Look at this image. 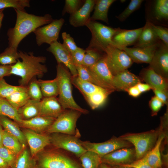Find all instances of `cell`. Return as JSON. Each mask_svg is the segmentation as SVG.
<instances>
[{"label": "cell", "mask_w": 168, "mask_h": 168, "mask_svg": "<svg viewBox=\"0 0 168 168\" xmlns=\"http://www.w3.org/2000/svg\"><path fill=\"white\" fill-rule=\"evenodd\" d=\"M17 110L24 105L30 99L27 87L25 89L16 91L5 98Z\"/></svg>", "instance_id": "cell-36"}, {"label": "cell", "mask_w": 168, "mask_h": 168, "mask_svg": "<svg viewBox=\"0 0 168 168\" xmlns=\"http://www.w3.org/2000/svg\"><path fill=\"white\" fill-rule=\"evenodd\" d=\"M155 96L160 100L164 105H168V93H166L160 90L152 89Z\"/></svg>", "instance_id": "cell-51"}, {"label": "cell", "mask_w": 168, "mask_h": 168, "mask_svg": "<svg viewBox=\"0 0 168 168\" xmlns=\"http://www.w3.org/2000/svg\"><path fill=\"white\" fill-rule=\"evenodd\" d=\"M0 115L5 116L17 124L22 120L18 110L12 106L5 98L0 99Z\"/></svg>", "instance_id": "cell-34"}, {"label": "cell", "mask_w": 168, "mask_h": 168, "mask_svg": "<svg viewBox=\"0 0 168 168\" xmlns=\"http://www.w3.org/2000/svg\"><path fill=\"white\" fill-rule=\"evenodd\" d=\"M27 88V87L11 85L3 78L0 80V97L5 99L16 91Z\"/></svg>", "instance_id": "cell-41"}, {"label": "cell", "mask_w": 168, "mask_h": 168, "mask_svg": "<svg viewBox=\"0 0 168 168\" xmlns=\"http://www.w3.org/2000/svg\"><path fill=\"white\" fill-rule=\"evenodd\" d=\"M86 26L90 30L91 37L89 45L86 49L105 53L108 47L114 46L112 39L119 28H113L90 19Z\"/></svg>", "instance_id": "cell-5"}, {"label": "cell", "mask_w": 168, "mask_h": 168, "mask_svg": "<svg viewBox=\"0 0 168 168\" xmlns=\"http://www.w3.org/2000/svg\"><path fill=\"white\" fill-rule=\"evenodd\" d=\"M0 123L4 130L19 141L24 148L26 147L27 144L26 139L16 122L5 116L0 115Z\"/></svg>", "instance_id": "cell-25"}, {"label": "cell", "mask_w": 168, "mask_h": 168, "mask_svg": "<svg viewBox=\"0 0 168 168\" xmlns=\"http://www.w3.org/2000/svg\"><path fill=\"white\" fill-rule=\"evenodd\" d=\"M4 167L10 168L8 164L0 156V168Z\"/></svg>", "instance_id": "cell-55"}, {"label": "cell", "mask_w": 168, "mask_h": 168, "mask_svg": "<svg viewBox=\"0 0 168 168\" xmlns=\"http://www.w3.org/2000/svg\"><path fill=\"white\" fill-rule=\"evenodd\" d=\"M140 76L141 80L150 86L152 89H158L168 93V79L156 73L149 67L142 69Z\"/></svg>", "instance_id": "cell-19"}, {"label": "cell", "mask_w": 168, "mask_h": 168, "mask_svg": "<svg viewBox=\"0 0 168 168\" xmlns=\"http://www.w3.org/2000/svg\"></svg>", "instance_id": "cell-62"}, {"label": "cell", "mask_w": 168, "mask_h": 168, "mask_svg": "<svg viewBox=\"0 0 168 168\" xmlns=\"http://www.w3.org/2000/svg\"><path fill=\"white\" fill-rule=\"evenodd\" d=\"M83 168H99L102 163L101 157L95 152L87 151L79 158Z\"/></svg>", "instance_id": "cell-35"}, {"label": "cell", "mask_w": 168, "mask_h": 168, "mask_svg": "<svg viewBox=\"0 0 168 168\" xmlns=\"http://www.w3.org/2000/svg\"><path fill=\"white\" fill-rule=\"evenodd\" d=\"M54 148L44 149L35 157L36 168H83L79 158L73 154Z\"/></svg>", "instance_id": "cell-3"}, {"label": "cell", "mask_w": 168, "mask_h": 168, "mask_svg": "<svg viewBox=\"0 0 168 168\" xmlns=\"http://www.w3.org/2000/svg\"><path fill=\"white\" fill-rule=\"evenodd\" d=\"M22 131L29 146L30 154L33 157L50 144L49 134L38 133L27 128H24Z\"/></svg>", "instance_id": "cell-14"}, {"label": "cell", "mask_w": 168, "mask_h": 168, "mask_svg": "<svg viewBox=\"0 0 168 168\" xmlns=\"http://www.w3.org/2000/svg\"><path fill=\"white\" fill-rule=\"evenodd\" d=\"M88 68L93 78L94 84L107 90L115 91L112 85L113 76L107 66L105 55Z\"/></svg>", "instance_id": "cell-12"}, {"label": "cell", "mask_w": 168, "mask_h": 168, "mask_svg": "<svg viewBox=\"0 0 168 168\" xmlns=\"http://www.w3.org/2000/svg\"><path fill=\"white\" fill-rule=\"evenodd\" d=\"M57 80L58 88V100L64 110H77L84 114L89 113L87 110L79 105L75 101L72 94V75L68 69L61 63L56 66Z\"/></svg>", "instance_id": "cell-4"}, {"label": "cell", "mask_w": 168, "mask_h": 168, "mask_svg": "<svg viewBox=\"0 0 168 168\" xmlns=\"http://www.w3.org/2000/svg\"><path fill=\"white\" fill-rule=\"evenodd\" d=\"M1 97H0V99Z\"/></svg>", "instance_id": "cell-61"}, {"label": "cell", "mask_w": 168, "mask_h": 168, "mask_svg": "<svg viewBox=\"0 0 168 168\" xmlns=\"http://www.w3.org/2000/svg\"><path fill=\"white\" fill-rule=\"evenodd\" d=\"M149 104L151 110V114L152 116L157 115L162 107L165 105L155 96L152 97L149 101Z\"/></svg>", "instance_id": "cell-48"}, {"label": "cell", "mask_w": 168, "mask_h": 168, "mask_svg": "<svg viewBox=\"0 0 168 168\" xmlns=\"http://www.w3.org/2000/svg\"><path fill=\"white\" fill-rule=\"evenodd\" d=\"M143 28V27L132 30L120 28L112 38L114 46L121 49L134 45L138 40Z\"/></svg>", "instance_id": "cell-18"}, {"label": "cell", "mask_w": 168, "mask_h": 168, "mask_svg": "<svg viewBox=\"0 0 168 168\" xmlns=\"http://www.w3.org/2000/svg\"><path fill=\"white\" fill-rule=\"evenodd\" d=\"M72 83L81 92L84 98L103 88L80 79L78 76H72Z\"/></svg>", "instance_id": "cell-30"}, {"label": "cell", "mask_w": 168, "mask_h": 168, "mask_svg": "<svg viewBox=\"0 0 168 168\" xmlns=\"http://www.w3.org/2000/svg\"><path fill=\"white\" fill-rule=\"evenodd\" d=\"M102 163L110 166L129 164L136 159L134 147L124 148L118 149L101 157Z\"/></svg>", "instance_id": "cell-13"}, {"label": "cell", "mask_w": 168, "mask_h": 168, "mask_svg": "<svg viewBox=\"0 0 168 168\" xmlns=\"http://www.w3.org/2000/svg\"><path fill=\"white\" fill-rule=\"evenodd\" d=\"M3 146L15 153L18 154L24 149L19 141L4 130L2 140Z\"/></svg>", "instance_id": "cell-37"}, {"label": "cell", "mask_w": 168, "mask_h": 168, "mask_svg": "<svg viewBox=\"0 0 168 168\" xmlns=\"http://www.w3.org/2000/svg\"><path fill=\"white\" fill-rule=\"evenodd\" d=\"M140 92L142 93L148 91L152 89V87L147 83L139 82L136 85Z\"/></svg>", "instance_id": "cell-54"}, {"label": "cell", "mask_w": 168, "mask_h": 168, "mask_svg": "<svg viewBox=\"0 0 168 168\" xmlns=\"http://www.w3.org/2000/svg\"><path fill=\"white\" fill-rule=\"evenodd\" d=\"M151 24L155 33L159 40L168 46V28L164 26L155 25L151 23Z\"/></svg>", "instance_id": "cell-46"}, {"label": "cell", "mask_w": 168, "mask_h": 168, "mask_svg": "<svg viewBox=\"0 0 168 168\" xmlns=\"http://www.w3.org/2000/svg\"><path fill=\"white\" fill-rule=\"evenodd\" d=\"M99 168H111V167L108 165L102 163L100 164Z\"/></svg>", "instance_id": "cell-58"}, {"label": "cell", "mask_w": 168, "mask_h": 168, "mask_svg": "<svg viewBox=\"0 0 168 168\" xmlns=\"http://www.w3.org/2000/svg\"><path fill=\"white\" fill-rule=\"evenodd\" d=\"M40 101L30 99L18 110L22 120H27L39 115Z\"/></svg>", "instance_id": "cell-29"}, {"label": "cell", "mask_w": 168, "mask_h": 168, "mask_svg": "<svg viewBox=\"0 0 168 168\" xmlns=\"http://www.w3.org/2000/svg\"><path fill=\"white\" fill-rule=\"evenodd\" d=\"M141 82L140 77L126 69L113 76L112 85L115 91H127Z\"/></svg>", "instance_id": "cell-21"}, {"label": "cell", "mask_w": 168, "mask_h": 168, "mask_svg": "<svg viewBox=\"0 0 168 168\" xmlns=\"http://www.w3.org/2000/svg\"><path fill=\"white\" fill-rule=\"evenodd\" d=\"M43 96L44 97H56L58 96V82L55 78L51 80H37Z\"/></svg>", "instance_id": "cell-33"}, {"label": "cell", "mask_w": 168, "mask_h": 168, "mask_svg": "<svg viewBox=\"0 0 168 168\" xmlns=\"http://www.w3.org/2000/svg\"><path fill=\"white\" fill-rule=\"evenodd\" d=\"M3 10L4 9L0 10V29L2 26V21L4 16L3 13Z\"/></svg>", "instance_id": "cell-57"}, {"label": "cell", "mask_w": 168, "mask_h": 168, "mask_svg": "<svg viewBox=\"0 0 168 168\" xmlns=\"http://www.w3.org/2000/svg\"><path fill=\"white\" fill-rule=\"evenodd\" d=\"M85 0H66L65 4L62 11V15L66 13L71 15L78 10L83 5Z\"/></svg>", "instance_id": "cell-44"}, {"label": "cell", "mask_w": 168, "mask_h": 168, "mask_svg": "<svg viewBox=\"0 0 168 168\" xmlns=\"http://www.w3.org/2000/svg\"><path fill=\"white\" fill-rule=\"evenodd\" d=\"M17 49L8 47L0 53V64L1 65H11L15 63L20 58Z\"/></svg>", "instance_id": "cell-38"}, {"label": "cell", "mask_w": 168, "mask_h": 168, "mask_svg": "<svg viewBox=\"0 0 168 168\" xmlns=\"http://www.w3.org/2000/svg\"><path fill=\"white\" fill-rule=\"evenodd\" d=\"M35 160L26 147L17 155L12 168H35Z\"/></svg>", "instance_id": "cell-32"}, {"label": "cell", "mask_w": 168, "mask_h": 168, "mask_svg": "<svg viewBox=\"0 0 168 168\" xmlns=\"http://www.w3.org/2000/svg\"><path fill=\"white\" fill-rule=\"evenodd\" d=\"M110 166L111 168H131L124 165L115 166Z\"/></svg>", "instance_id": "cell-59"}, {"label": "cell", "mask_w": 168, "mask_h": 168, "mask_svg": "<svg viewBox=\"0 0 168 168\" xmlns=\"http://www.w3.org/2000/svg\"><path fill=\"white\" fill-rule=\"evenodd\" d=\"M161 41L152 45L143 48L125 47L122 49L130 58L133 62L149 64Z\"/></svg>", "instance_id": "cell-17"}, {"label": "cell", "mask_w": 168, "mask_h": 168, "mask_svg": "<svg viewBox=\"0 0 168 168\" xmlns=\"http://www.w3.org/2000/svg\"><path fill=\"white\" fill-rule=\"evenodd\" d=\"M113 91L103 88L85 99L91 108L95 110L102 105L106 101L109 95Z\"/></svg>", "instance_id": "cell-31"}, {"label": "cell", "mask_w": 168, "mask_h": 168, "mask_svg": "<svg viewBox=\"0 0 168 168\" xmlns=\"http://www.w3.org/2000/svg\"><path fill=\"white\" fill-rule=\"evenodd\" d=\"M18 155L3 146L0 147V156L10 168L13 166Z\"/></svg>", "instance_id": "cell-45"}, {"label": "cell", "mask_w": 168, "mask_h": 168, "mask_svg": "<svg viewBox=\"0 0 168 168\" xmlns=\"http://www.w3.org/2000/svg\"><path fill=\"white\" fill-rule=\"evenodd\" d=\"M29 0H0V10L8 7L25 11V8L30 7Z\"/></svg>", "instance_id": "cell-40"}, {"label": "cell", "mask_w": 168, "mask_h": 168, "mask_svg": "<svg viewBox=\"0 0 168 168\" xmlns=\"http://www.w3.org/2000/svg\"><path fill=\"white\" fill-rule=\"evenodd\" d=\"M127 92H128L130 96L134 97H138L141 94L136 85L129 88L127 90Z\"/></svg>", "instance_id": "cell-53"}, {"label": "cell", "mask_w": 168, "mask_h": 168, "mask_svg": "<svg viewBox=\"0 0 168 168\" xmlns=\"http://www.w3.org/2000/svg\"><path fill=\"white\" fill-rule=\"evenodd\" d=\"M55 119L53 118L38 116L29 119L22 120L17 124L23 128L41 133L44 132Z\"/></svg>", "instance_id": "cell-24"}, {"label": "cell", "mask_w": 168, "mask_h": 168, "mask_svg": "<svg viewBox=\"0 0 168 168\" xmlns=\"http://www.w3.org/2000/svg\"><path fill=\"white\" fill-rule=\"evenodd\" d=\"M16 14L15 26L8 29L7 35L8 46L17 49L19 44L27 35L37 28L51 22L54 19L49 14L38 16L28 13L25 11L14 9Z\"/></svg>", "instance_id": "cell-1"}, {"label": "cell", "mask_w": 168, "mask_h": 168, "mask_svg": "<svg viewBox=\"0 0 168 168\" xmlns=\"http://www.w3.org/2000/svg\"><path fill=\"white\" fill-rule=\"evenodd\" d=\"M143 0H131L124 10L116 17L121 22L125 21L132 13L138 9L143 2Z\"/></svg>", "instance_id": "cell-42"}, {"label": "cell", "mask_w": 168, "mask_h": 168, "mask_svg": "<svg viewBox=\"0 0 168 168\" xmlns=\"http://www.w3.org/2000/svg\"><path fill=\"white\" fill-rule=\"evenodd\" d=\"M49 135L50 145L54 147L69 152L79 158L87 151L80 142V136L59 133Z\"/></svg>", "instance_id": "cell-9"}, {"label": "cell", "mask_w": 168, "mask_h": 168, "mask_svg": "<svg viewBox=\"0 0 168 168\" xmlns=\"http://www.w3.org/2000/svg\"><path fill=\"white\" fill-rule=\"evenodd\" d=\"M96 0H86L82 7L74 13L70 15L69 21L74 27L86 26L94 8Z\"/></svg>", "instance_id": "cell-20"}, {"label": "cell", "mask_w": 168, "mask_h": 168, "mask_svg": "<svg viewBox=\"0 0 168 168\" xmlns=\"http://www.w3.org/2000/svg\"><path fill=\"white\" fill-rule=\"evenodd\" d=\"M11 65H0V80L11 75Z\"/></svg>", "instance_id": "cell-52"}, {"label": "cell", "mask_w": 168, "mask_h": 168, "mask_svg": "<svg viewBox=\"0 0 168 168\" xmlns=\"http://www.w3.org/2000/svg\"><path fill=\"white\" fill-rule=\"evenodd\" d=\"M3 130L4 129H2V127L0 123V147L3 146L2 144V140Z\"/></svg>", "instance_id": "cell-56"}, {"label": "cell", "mask_w": 168, "mask_h": 168, "mask_svg": "<svg viewBox=\"0 0 168 168\" xmlns=\"http://www.w3.org/2000/svg\"><path fill=\"white\" fill-rule=\"evenodd\" d=\"M7 168V167H4V168Z\"/></svg>", "instance_id": "cell-60"}, {"label": "cell", "mask_w": 168, "mask_h": 168, "mask_svg": "<svg viewBox=\"0 0 168 168\" xmlns=\"http://www.w3.org/2000/svg\"><path fill=\"white\" fill-rule=\"evenodd\" d=\"M105 53L93 49H86V53L82 65L89 68L95 64L105 55Z\"/></svg>", "instance_id": "cell-39"}, {"label": "cell", "mask_w": 168, "mask_h": 168, "mask_svg": "<svg viewBox=\"0 0 168 168\" xmlns=\"http://www.w3.org/2000/svg\"><path fill=\"white\" fill-rule=\"evenodd\" d=\"M105 53L106 64L113 76L128 69L133 63L124 51L116 47H108Z\"/></svg>", "instance_id": "cell-8"}, {"label": "cell", "mask_w": 168, "mask_h": 168, "mask_svg": "<svg viewBox=\"0 0 168 168\" xmlns=\"http://www.w3.org/2000/svg\"><path fill=\"white\" fill-rule=\"evenodd\" d=\"M20 58L17 62L11 65V74L19 76L20 86L27 87L30 81L36 77H41L48 71L44 63L46 58L43 56H35L33 52L26 53L18 51Z\"/></svg>", "instance_id": "cell-2"}, {"label": "cell", "mask_w": 168, "mask_h": 168, "mask_svg": "<svg viewBox=\"0 0 168 168\" xmlns=\"http://www.w3.org/2000/svg\"><path fill=\"white\" fill-rule=\"evenodd\" d=\"M123 165L131 168H152L148 164L144 157L135 160L129 164Z\"/></svg>", "instance_id": "cell-50"}, {"label": "cell", "mask_w": 168, "mask_h": 168, "mask_svg": "<svg viewBox=\"0 0 168 168\" xmlns=\"http://www.w3.org/2000/svg\"><path fill=\"white\" fill-rule=\"evenodd\" d=\"M115 0H96L94 11L90 20H100L108 24V12L109 7Z\"/></svg>", "instance_id": "cell-28"}, {"label": "cell", "mask_w": 168, "mask_h": 168, "mask_svg": "<svg viewBox=\"0 0 168 168\" xmlns=\"http://www.w3.org/2000/svg\"><path fill=\"white\" fill-rule=\"evenodd\" d=\"M47 50L51 53L55 57L57 63L64 65L69 70L72 76H77L76 67L73 62L71 53L58 41L49 44Z\"/></svg>", "instance_id": "cell-16"}, {"label": "cell", "mask_w": 168, "mask_h": 168, "mask_svg": "<svg viewBox=\"0 0 168 168\" xmlns=\"http://www.w3.org/2000/svg\"><path fill=\"white\" fill-rule=\"evenodd\" d=\"M148 67L158 74L168 79V46L161 41Z\"/></svg>", "instance_id": "cell-15"}, {"label": "cell", "mask_w": 168, "mask_h": 168, "mask_svg": "<svg viewBox=\"0 0 168 168\" xmlns=\"http://www.w3.org/2000/svg\"><path fill=\"white\" fill-rule=\"evenodd\" d=\"M85 53L86 50L79 47L76 51L71 53L75 66L82 65Z\"/></svg>", "instance_id": "cell-49"}, {"label": "cell", "mask_w": 168, "mask_h": 168, "mask_svg": "<svg viewBox=\"0 0 168 168\" xmlns=\"http://www.w3.org/2000/svg\"><path fill=\"white\" fill-rule=\"evenodd\" d=\"M64 110L56 97H44L40 101L39 116L56 119Z\"/></svg>", "instance_id": "cell-23"}, {"label": "cell", "mask_w": 168, "mask_h": 168, "mask_svg": "<svg viewBox=\"0 0 168 168\" xmlns=\"http://www.w3.org/2000/svg\"><path fill=\"white\" fill-rule=\"evenodd\" d=\"M27 86L28 92L30 99L41 101L43 95L38 81L34 78L32 80Z\"/></svg>", "instance_id": "cell-43"}, {"label": "cell", "mask_w": 168, "mask_h": 168, "mask_svg": "<svg viewBox=\"0 0 168 168\" xmlns=\"http://www.w3.org/2000/svg\"><path fill=\"white\" fill-rule=\"evenodd\" d=\"M160 41L155 33L151 23L147 21L138 40L134 44L133 47H147L156 44Z\"/></svg>", "instance_id": "cell-27"}, {"label": "cell", "mask_w": 168, "mask_h": 168, "mask_svg": "<svg viewBox=\"0 0 168 168\" xmlns=\"http://www.w3.org/2000/svg\"><path fill=\"white\" fill-rule=\"evenodd\" d=\"M149 10V15L151 18L148 21L154 24V22L157 25L165 26L168 20V0H156L153 2L151 7Z\"/></svg>", "instance_id": "cell-22"}, {"label": "cell", "mask_w": 168, "mask_h": 168, "mask_svg": "<svg viewBox=\"0 0 168 168\" xmlns=\"http://www.w3.org/2000/svg\"><path fill=\"white\" fill-rule=\"evenodd\" d=\"M163 128L161 125L158 129L140 133H128L119 137L134 146L137 160L143 158L154 147Z\"/></svg>", "instance_id": "cell-6"}, {"label": "cell", "mask_w": 168, "mask_h": 168, "mask_svg": "<svg viewBox=\"0 0 168 168\" xmlns=\"http://www.w3.org/2000/svg\"><path fill=\"white\" fill-rule=\"evenodd\" d=\"M165 137V133L162 130L154 147L143 157L152 168H162L160 147Z\"/></svg>", "instance_id": "cell-26"}, {"label": "cell", "mask_w": 168, "mask_h": 168, "mask_svg": "<svg viewBox=\"0 0 168 168\" xmlns=\"http://www.w3.org/2000/svg\"><path fill=\"white\" fill-rule=\"evenodd\" d=\"M80 142L87 151L95 152L101 157L118 149L133 146L129 142L119 137H113L106 141L100 143L91 142L81 140Z\"/></svg>", "instance_id": "cell-10"}, {"label": "cell", "mask_w": 168, "mask_h": 168, "mask_svg": "<svg viewBox=\"0 0 168 168\" xmlns=\"http://www.w3.org/2000/svg\"><path fill=\"white\" fill-rule=\"evenodd\" d=\"M65 22L63 18L54 19L50 23L40 27L33 32L35 35L37 44L39 46L44 43L50 44L58 41L61 29Z\"/></svg>", "instance_id": "cell-11"}, {"label": "cell", "mask_w": 168, "mask_h": 168, "mask_svg": "<svg viewBox=\"0 0 168 168\" xmlns=\"http://www.w3.org/2000/svg\"><path fill=\"white\" fill-rule=\"evenodd\" d=\"M62 36L63 40V45L71 53L78 49L79 47L76 45L73 38L69 34L63 32L62 34Z\"/></svg>", "instance_id": "cell-47"}, {"label": "cell", "mask_w": 168, "mask_h": 168, "mask_svg": "<svg viewBox=\"0 0 168 168\" xmlns=\"http://www.w3.org/2000/svg\"><path fill=\"white\" fill-rule=\"evenodd\" d=\"M82 114L75 110H65L46 130L44 133L50 134L59 133L81 136L76 127V123Z\"/></svg>", "instance_id": "cell-7"}]
</instances>
